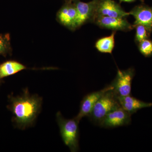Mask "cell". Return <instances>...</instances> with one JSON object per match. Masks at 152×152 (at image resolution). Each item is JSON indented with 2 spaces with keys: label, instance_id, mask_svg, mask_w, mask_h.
I'll list each match as a JSON object with an SVG mask.
<instances>
[{
  "label": "cell",
  "instance_id": "cell-20",
  "mask_svg": "<svg viewBox=\"0 0 152 152\" xmlns=\"http://www.w3.org/2000/svg\"><path fill=\"white\" fill-rule=\"evenodd\" d=\"M140 1H141L142 3H144V1H145V0H140Z\"/></svg>",
  "mask_w": 152,
  "mask_h": 152
},
{
  "label": "cell",
  "instance_id": "cell-2",
  "mask_svg": "<svg viewBox=\"0 0 152 152\" xmlns=\"http://www.w3.org/2000/svg\"><path fill=\"white\" fill-rule=\"evenodd\" d=\"M120 107L118 95L113 89L108 90L96 103L88 117L93 124L99 126L106 115Z\"/></svg>",
  "mask_w": 152,
  "mask_h": 152
},
{
  "label": "cell",
  "instance_id": "cell-17",
  "mask_svg": "<svg viewBox=\"0 0 152 152\" xmlns=\"http://www.w3.org/2000/svg\"><path fill=\"white\" fill-rule=\"evenodd\" d=\"M10 37L9 34L0 35V56L6 55L10 50Z\"/></svg>",
  "mask_w": 152,
  "mask_h": 152
},
{
  "label": "cell",
  "instance_id": "cell-12",
  "mask_svg": "<svg viewBox=\"0 0 152 152\" xmlns=\"http://www.w3.org/2000/svg\"><path fill=\"white\" fill-rule=\"evenodd\" d=\"M121 107L131 115L139 110L152 107V103L146 102L134 97L131 95L124 96H118Z\"/></svg>",
  "mask_w": 152,
  "mask_h": 152
},
{
  "label": "cell",
  "instance_id": "cell-16",
  "mask_svg": "<svg viewBox=\"0 0 152 152\" xmlns=\"http://www.w3.org/2000/svg\"><path fill=\"white\" fill-rule=\"evenodd\" d=\"M138 45L139 51L146 58L152 56V40L150 38L142 41Z\"/></svg>",
  "mask_w": 152,
  "mask_h": 152
},
{
  "label": "cell",
  "instance_id": "cell-15",
  "mask_svg": "<svg viewBox=\"0 0 152 152\" xmlns=\"http://www.w3.org/2000/svg\"><path fill=\"white\" fill-rule=\"evenodd\" d=\"M136 29L135 42L137 44L140 43L142 41L150 38L151 34L149 32L146 28L141 25L134 26Z\"/></svg>",
  "mask_w": 152,
  "mask_h": 152
},
{
  "label": "cell",
  "instance_id": "cell-19",
  "mask_svg": "<svg viewBox=\"0 0 152 152\" xmlns=\"http://www.w3.org/2000/svg\"><path fill=\"white\" fill-rule=\"evenodd\" d=\"M77 1V0H67V1L72 2H75V1Z\"/></svg>",
  "mask_w": 152,
  "mask_h": 152
},
{
  "label": "cell",
  "instance_id": "cell-3",
  "mask_svg": "<svg viewBox=\"0 0 152 152\" xmlns=\"http://www.w3.org/2000/svg\"><path fill=\"white\" fill-rule=\"evenodd\" d=\"M57 121L63 141L72 152L79 150V123L75 118L67 119L60 112L56 115Z\"/></svg>",
  "mask_w": 152,
  "mask_h": 152
},
{
  "label": "cell",
  "instance_id": "cell-9",
  "mask_svg": "<svg viewBox=\"0 0 152 152\" xmlns=\"http://www.w3.org/2000/svg\"><path fill=\"white\" fill-rule=\"evenodd\" d=\"M96 15L126 18L130 14L114 0H99L95 16Z\"/></svg>",
  "mask_w": 152,
  "mask_h": 152
},
{
  "label": "cell",
  "instance_id": "cell-13",
  "mask_svg": "<svg viewBox=\"0 0 152 152\" xmlns=\"http://www.w3.org/2000/svg\"><path fill=\"white\" fill-rule=\"evenodd\" d=\"M27 69L26 66L18 62L7 61L0 65V79L12 75Z\"/></svg>",
  "mask_w": 152,
  "mask_h": 152
},
{
  "label": "cell",
  "instance_id": "cell-18",
  "mask_svg": "<svg viewBox=\"0 0 152 152\" xmlns=\"http://www.w3.org/2000/svg\"><path fill=\"white\" fill-rule=\"evenodd\" d=\"M120 3H132L136 1L137 0H118Z\"/></svg>",
  "mask_w": 152,
  "mask_h": 152
},
{
  "label": "cell",
  "instance_id": "cell-8",
  "mask_svg": "<svg viewBox=\"0 0 152 152\" xmlns=\"http://www.w3.org/2000/svg\"><path fill=\"white\" fill-rule=\"evenodd\" d=\"M111 89H113V87L110 84L102 90L93 92L85 96L81 102L78 114L75 117V118L80 122V120L84 117H88L95 104L100 98L106 91Z\"/></svg>",
  "mask_w": 152,
  "mask_h": 152
},
{
  "label": "cell",
  "instance_id": "cell-14",
  "mask_svg": "<svg viewBox=\"0 0 152 152\" xmlns=\"http://www.w3.org/2000/svg\"><path fill=\"white\" fill-rule=\"evenodd\" d=\"M116 33V31H113L110 36L98 39L95 45L98 51L103 53L112 54L115 48Z\"/></svg>",
  "mask_w": 152,
  "mask_h": 152
},
{
  "label": "cell",
  "instance_id": "cell-6",
  "mask_svg": "<svg viewBox=\"0 0 152 152\" xmlns=\"http://www.w3.org/2000/svg\"><path fill=\"white\" fill-rule=\"evenodd\" d=\"M92 22L101 28L116 31H129L134 28V25L129 23L126 18L96 15L95 16Z\"/></svg>",
  "mask_w": 152,
  "mask_h": 152
},
{
  "label": "cell",
  "instance_id": "cell-1",
  "mask_svg": "<svg viewBox=\"0 0 152 152\" xmlns=\"http://www.w3.org/2000/svg\"><path fill=\"white\" fill-rule=\"evenodd\" d=\"M10 109L13 121L17 127L25 129L33 125L40 111L42 99L37 95H31L27 89L22 96L11 97Z\"/></svg>",
  "mask_w": 152,
  "mask_h": 152
},
{
  "label": "cell",
  "instance_id": "cell-5",
  "mask_svg": "<svg viewBox=\"0 0 152 152\" xmlns=\"http://www.w3.org/2000/svg\"><path fill=\"white\" fill-rule=\"evenodd\" d=\"M132 115L120 107L106 115L99 126L105 129H113L129 126L132 123Z\"/></svg>",
  "mask_w": 152,
  "mask_h": 152
},
{
  "label": "cell",
  "instance_id": "cell-7",
  "mask_svg": "<svg viewBox=\"0 0 152 152\" xmlns=\"http://www.w3.org/2000/svg\"><path fill=\"white\" fill-rule=\"evenodd\" d=\"M98 1L92 0L86 3L77 0L74 2L77 11L76 29L87 22H92L95 16Z\"/></svg>",
  "mask_w": 152,
  "mask_h": 152
},
{
  "label": "cell",
  "instance_id": "cell-4",
  "mask_svg": "<svg viewBox=\"0 0 152 152\" xmlns=\"http://www.w3.org/2000/svg\"><path fill=\"white\" fill-rule=\"evenodd\" d=\"M135 75L133 68L121 70L118 69L116 76L110 85L118 96L131 95L132 82Z\"/></svg>",
  "mask_w": 152,
  "mask_h": 152
},
{
  "label": "cell",
  "instance_id": "cell-11",
  "mask_svg": "<svg viewBox=\"0 0 152 152\" xmlns=\"http://www.w3.org/2000/svg\"><path fill=\"white\" fill-rule=\"evenodd\" d=\"M77 11L74 3L67 1L57 14L58 22L72 31L75 30Z\"/></svg>",
  "mask_w": 152,
  "mask_h": 152
},
{
  "label": "cell",
  "instance_id": "cell-10",
  "mask_svg": "<svg viewBox=\"0 0 152 152\" xmlns=\"http://www.w3.org/2000/svg\"><path fill=\"white\" fill-rule=\"evenodd\" d=\"M134 17L133 25H141L144 26L150 34L152 33V7L142 3L134 7L129 12Z\"/></svg>",
  "mask_w": 152,
  "mask_h": 152
}]
</instances>
